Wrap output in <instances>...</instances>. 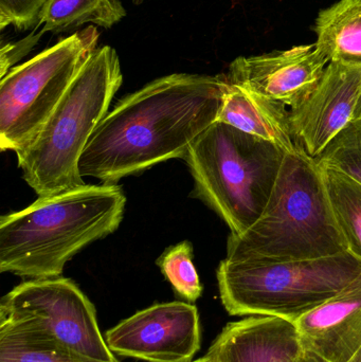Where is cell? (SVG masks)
Segmentation results:
<instances>
[{
    "instance_id": "9c48e42d",
    "label": "cell",
    "mask_w": 361,
    "mask_h": 362,
    "mask_svg": "<svg viewBox=\"0 0 361 362\" xmlns=\"http://www.w3.org/2000/svg\"><path fill=\"white\" fill-rule=\"evenodd\" d=\"M114 354L148 362H192L201 349L199 310L194 304H155L105 333Z\"/></svg>"
},
{
    "instance_id": "30bf717a",
    "label": "cell",
    "mask_w": 361,
    "mask_h": 362,
    "mask_svg": "<svg viewBox=\"0 0 361 362\" xmlns=\"http://www.w3.org/2000/svg\"><path fill=\"white\" fill-rule=\"evenodd\" d=\"M329 59L316 45L298 46L231 63L227 80L290 110L302 105L317 88Z\"/></svg>"
},
{
    "instance_id": "44dd1931",
    "label": "cell",
    "mask_w": 361,
    "mask_h": 362,
    "mask_svg": "<svg viewBox=\"0 0 361 362\" xmlns=\"http://www.w3.org/2000/svg\"><path fill=\"white\" fill-rule=\"evenodd\" d=\"M48 0H0V29L8 25L27 30L38 25L40 14Z\"/></svg>"
},
{
    "instance_id": "d4e9b609",
    "label": "cell",
    "mask_w": 361,
    "mask_h": 362,
    "mask_svg": "<svg viewBox=\"0 0 361 362\" xmlns=\"http://www.w3.org/2000/svg\"><path fill=\"white\" fill-rule=\"evenodd\" d=\"M354 120H361V99L358 104L357 110H356L355 119Z\"/></svg>"
},
{
    "instance_id": "ac0fdd59",
    "label": "cell",
    "mask_w": 361,
    "mask_h": 362,
    "mask_svg": "<svg viewBox=\"0 0 361 362\" xmlns=\"http://www.w3.org/2000/svg\"><path fill=\"white\" fill-rule=\"evenodd\" d=\"M319 165L348 251L361 259V183L333 165Z\"/></svg>"
},
{
    "instance_id": "52a82bcc",
    "label": "cell",
    "mask_w": 361,
    "mask_h": 362,
    "mask_svg": "<svg viewBox=\"0 0 361 362\" xmlns=\"http://www.w3.org/2000/svg\"><path fill=\"white\" fill-rule=\"evenodd\" d=\"M99 32L89 25L33 59L12 68L0 83V148H27L54 112L97 49Z\"/></svg>"
},
{
    "instance_id": "603a6c76",
    "label": "cell",
    "mask_w": 361,
    "mask_h": 362,
    "mask_svg": "<svg viewBox=\"0 0 361 362\" xmlns=\"http://www.w3.org/2000/svg\"><path fill=\"white\" fill-rule=\"evenodd\" d=\"M297 362H330L326 361V359L320 357L319 355L315 354V353L311 352V351L304 350L303 351L301 356L299 357Z\"/></svg>"
},
{
    "instance_id": "d6986e66",
    "label": "cell",
    "mask_w": 361,
    "mask_h": 362,
    "mask_svg": "<svg viewBox=\"0 0 361 362\" xmlns=\"http://www.w3.org/2000/svg\"><path fill=\"white\" fill-rule=\"evenodd\" d=\"M193 246L189 240L170 247L157 261L174 293L194 304L203 295V287L193 263Z\"/></svg>"
},
{
    "instance_id": "cb8c5ba5",
    "label": "cell",
    "mask_w": 361,
    "mask_h": 362,
    "mask_svg": "<svg viewBox=\"0 0 361 362\" xmlns=\"http://www.w3.org/2000/svg\"><path fill=\"white\" fill-rule=\"evenodd\" d=\"M192 362H215L213 361V359L211 358V357L209 356V355L206 354L205 356L201 357V358L197 359V361H192Z\"/></svg>"
},
{
    "instance_id": "7c38bea8",
    "label": "cell",
    "mask_w": 361,
    "mask_h": 362,
    "mask_svg": "<svg viewBox=\"0 0 361 362\" xmlns=\"http://www.w3.org/2000/svg\"><path fill=\"white\" fill-rule=\"evenodd\" d=\"M294 323L304 350L330 362L351 361L361 349V276Z\"/></svg>"
},
{
    "instance_id": "9a60e30c",
    "label": "cell",
    "mask_w": 361,
    "mask_h": 362,
    "mask_svg": "<svg viewBox=\"0 0 361 362\" xmlns=\"http://www.w3.org/2000/svg\"><path fill=\"white\" fill-rule=\"evenodd\" d=\"M316 48L329 62L361 66V0H341L320 12Z\"/></svg>"
},
{
    "instance_id": "5bb4252c",
    "label": "cell",
    "mask_w": 361,
    "mask_h": 362,
    "mask_svg": "<svg viewBox=\"0 0 361 362\" xmlns=\"http://www.w3.org/2000/svg\"><path fill=\"white\" fill-rule=\"evenodd\" d=\"M216 121L271 142L285 153L294 152L299 146L292 133L290 108L229 81Z\"/></svg>"
},
{
    "instance_id": "7402d4cb",
    "label": "cell",
    "mask_w": 361,
    "mask_h": 362,
    "mask_svg": "<svg viewBox=\"0 0 361 362\" xmlns=\"http://www.w3.org/2000/svg\"><path fill=\"white\" fill-rule=\"evenodd\" d=\"M42 35V31H40V33L31 34L16 44H2L1 54H0V76L1 78L12 69L15 63L30 52Z\"/></svg>"
},
{
    "instance_id": "7a4b0ae2",
    "label": "cell",
    "mask_w": 361,
    "mask_h": 362,
    "mask_svg": "<svg viewBox=\"0 0 361 362\" xmlns=\"http://www.w3.org/2000/svg\"><path fill=\"white\" fill-rule=\"evenodd\" d=\"M125 206L120 185H85L2 215L0 272L29 280L59 278L76 253L118 229Z\"/></svg>"
},
{
    "instance_id": "5b68a950",
    "label": "cell",
    "mask_w": 361,
    "mask_h": 362,
    "mask_svg": "<svg viewBox=\"0 0 361 362\" xmlns=\"http://www.w3.org/2000/svg\"><path fill=\"white\" fill-rule=\"evenodd\" d=\"M288 153L279 146L214 122L184 157L194 180V195L230 228L249 229L266 206Z\"/></svg>"
},
{
    "instance_id": "e0dca14e",
    "label": "cell",
    "mask_w": 361,
    "mask_h": 362,
    "mask_svg": "<svg viewBox=\"0 0 361 362\" xmlns=\"http://www.w3.org/2000/svg\"><path fill=\"white\" fill-rule=\"evenodd\" d=\"M125 16L121 0H48L37 25H42V34L67 31L85 23L110 29Z\"/></svg>"
},
{
    "instance_id": "3957f363",
    "label": "cell",
    "mask_w": 361,
    "mask_h": 362,
    "mask_svg": "<svg viewBox=\"0 0 361 362\" xmlns=\"http://www.w3.org/2000/svg\"><path fill=\"white\" fill-rule=\"evenodd\" d=\"M317 159L301 144L284 157L266 206L242 234H230L229 261L283 262L347 252Z\"/></svg>"
},
{
    "instance_id": "277c9868",
    "label": "cell",
    "mask_w": 361,
    "mask_h": 362,
    "mask_svg": "<svg viewBox=\"0 0 361 362\" xmlns=\"http://www.w3.org/2000/svg\"><path fill=\"white\" fill-rule=\"evenodd\" d=\"M122 82L116 50L95 49L37 136L16 153L23 180L38 197L86 185L78 171L81 156Z\"/></svg>"
},
{
    "instance_id": "ffe728a7",
    "label": "cell",
    "mask_w": 361,
    "mask_h": 362,
    "mask_svg": "<svg viewBox=\"0 0 361 362\" xmlns=\"http://www.w3.org/2000/svg\"><path fill=\"white\" fill-rule=\"evenodd\" d=\"M333 165L361 183V120H354L316 158Z\"/></svg>"
},
{
    "instance_id": "4fadbf2b",
    "label": "cell",
    "mask_w": 361,
    "mask_h": 362,
    "mask_svg": "<svg viewBox=\"0 0 361 362\" xmlns=\"http://www.w3.org/2000/svg\"><path fill=\"white\" fill-rule=\"evenodd\" d=\"M303 351L294 322L252 316L228 323L207 355L215 362H297Z\"/></svg>"
},
{
    "instance_id": "2e32d148",
    "label": "cell",
    "mask_w": 361,
    "mask_h": 362,
    "mask_svg": "<svg viewBox=\"0 0 361 362\" xmlns=\"http://www.w3.org/2000/svg\"><path fill=\"white\" fill-rule=\"evenodd\" d=\"M0 362H104L68 348L42 329L0 323Z\"/></svg>"
},
{
    "instance_id": "ba28073f",
    "label": "cell",
    "mask_w": 361,
    "mask_h": 362,
    "mask_svg": "<svg viewBox=\"0 0 361 362\" xmlns=\"http://www.w3.org/2000/svg\"><path fill=\"white\" fill-rule=\"evenodd\" d=\"M0 323L31 325L85 356L119 362L100 331L95 305L70 279L17 285L0 301Z\"/></svg>"
},
{
    "instance_id": "8fae6325",
    "label": "cell",
    "mask_w": 361,
    "mask_h": 362,
    "mask_svg": "<svg viewBox=\"0 0 361 362\" xmlns=\"http://www.w3.org/2000/svg\"><path fill=\"white\" fill-rule=\"evenodd\" d=\"M361 99V66L330 62L317 88L290 110L295 139L318 158L354 119Z\"/></svg>"
},
{
    "instance_id": "484cf974",
    "label": "cell",
    "mask_w": 361,
    "mask_h": 362,
    "mask_svg": "<svg viewBox=\"0 0 361 362\" xmlns=\"http://www.w3.org/2000/svg\"><path fill=\"white\" fill-rule=\"evenodd\" d=\"M349 362H361V349L358 351L357 354L353 357Z\"/></svg>"
},
{
    "instance_id": "4316f807",
    "label": "cell",
    "mask_w": 361,
    "mask_h": 362,
    "mask_svg": "<svg viewBox=\"0 0 361 362\" xmlns=\"http://www.w3.org/2000/svg\"><path fill=\"white\" fill-rule=\"evenodd\" d=\"M146 1V0H133L134 4H143V2Z\"/></svg>"
},
{
    "instance_id": "8992f818",
    "label": "cell",
    "mask_w": 361,
    "mask_h": 362,
    "mask_svg": "<svg viewBox=\"0 0 361 362\" xmlns=\"http://www.w3.org/2000/svg\"><path fill=\"white\" fill-rule=\"evenodd\" d=\"M361 276L351 252L283 262H220L216 272L230 316H267L296 322L345 291Z\"/></svg>"
},
{
    "instance_id": "6da1fadb",
    "label": "cell",
    "mask_w": 361,
    "mask_h": 362,
    "mask_svg": "<svg viewBox=\"0 0 361 362\" xmlns=\"http://www.w3.org/2000/svg\"><path fill=\"white\" fill-rule=\"evenodd\" d=\"M226 74H174L120 100L100 122L80 163L82 177L114 185L154 165L186 156L218 119Z\"/></svg>"
}]
</instances>
